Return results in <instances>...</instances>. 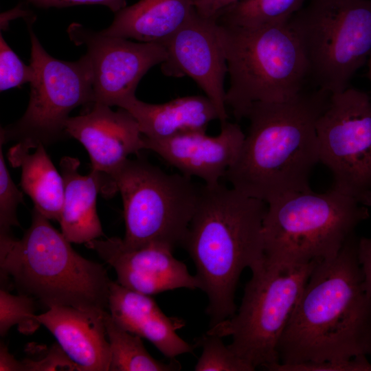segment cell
Wrapping results in <instances>:
<instances>
[{"mask_svg":"<svg viewBox=\"0 0 371 371\" xmlns=\"http://www.w3.org/2000/svg\"><path fill=\"white\" fill-rule=\"evenodd\" d=\"M242 0H192L195 10L201 16L214 17L224 8Z\"/></svg>","mask_w":371,"mask_h":371,"instance_id":"obj_33","label":"cell"},{"mask_svg":"<svg viewBox=\"0 0 371 371\" xmlns=\"http://www.w3.org/2000/svg\"><path fill=\"white\" fill-rule=\"evenodd\" d=\"M357 238L317 261L279 342V363L350 360L371 355V297L363 286Z\"/></svg>","mask_w":371,"mask_h":371,"instance_id":"obj_1","label":"cell"},{"mask_svg":"<svg viewBox=\"0 0 371 371\" xmlns=\"http://www.w3.org/2000/svg\"><path fill=\"white\" fill-rule=\"evenodd\" d=\"M108 310L118 325L151 342L169 360L192 353L197 346L177 333L186 325L184 319L167 316L150 295L128 289L117 281L110 284Z\"/></svg>","mask_w":371,"mask_h":371,"instance_id":"obj_17","label":"cell"},{"mask_svg":"<svg viewBox=\"0 0 371 371\" xmlns=\"http://www.w3.org/2000/svg\"><path fill=\"white\" fill-rule=\"evenodd\" d=\"M222 337L206 333L196 341L202 353L194 366L196 371H254L249 363L225 346Z\"/></svg>","mask_w":371,"mask_h":371,"instance_id":"obj_26","label":"cell"},{"mask_svg":"<svg viewBox=\"0 0 371 371\" xmlns=\"http://www.w3.org/2000/svg\"><path fill=\"white\" fill-rule=\"evenodd\" d=\"M104 322L111 354L109 371L181 370V366L176 359L164 363L154 359L144 347L142 337L118 325L109 311L104 312Z\"/></svg>","mask_w":371,"mask_h":371,"instance_id":"obj_23","label":"cell"},{"mask_svg":"<svg viewBox=\"0 0 371 371\" xmlns=\"http://www.w3.org/2000/svg\"><path fill=\"white\" fill-rule=\"evenodd\" d=\"M316 131L319 161L332 172V188L371 206V99L348 87L330 95Z\"/></svg>","mask_w":371,"mask_h":371,"instance_id":"obj_11","label":"cell"},{"mask_svg":"<svg viewBox=\"0 0 371 371\" xmlns=\"http://www.w3.org/2000/svg\"><path fill=\"white\" fill-rule=\"evenodd\" d=\"M288 25L308 78L330 94L347 89L371 54V0H309Z\"/></svg>","mask_w":371,"mask_h":371,"instance_id":"obj_8","label":"cell"},{"mask_svg":"<svg viewBox=\"0 0 371 371\" xmlns=\"http://www.w3.org/2000/svg\"><path fill=\"white\" fill-rule=\"evenodd\" d=\"M69 38L87 48L93 75V103L118 107L135 96L146 72L167 58L161 43L133 42L109 36L78 23L69 25Z\"/></svg>","mask_w":371,"mask_h":371,"instance_id":"obj_12","label":"cell"},{"mask_svg":"<svg viewBox=\"0 0 371 371\" xmlns=\"http://www.w3.org/2000/svg\"><path fill=\"white\" fill-rule=\"evenodd\" d=\"M306 0H242L219 12L214 17L221 24L258 27L288 23Z\"/></svg>","mask_w":371,"mask_h":371,"instance_id":"obj_24","label":"cell"},{"mask_svg":"<svg viewBox=\"0 0 371 371\" xmlns=\"http://www.w3.org/2000/svg\"><path fill=\"white\" fill-rule=\"evenodd\" d=\"M194 10L192 0H139L117 12L111 24L101 32L161 43L179 30Z\"/></svg>","mask_w":371,"mask_h":371,"instance_id":"obj_21","label":"cell"},{"mask_svg":"<svg viewBox=\"0 0 371 371\" xmlns=\"http://www.w3.org/2000/svg\"><path fill=\"white\" fill-rule=\"evenodd\" d=\"M25 371L79 370L59 344H54L42 359L27 358L22 361Z\"/></svg>","mask_w":371,"mask_h":371,"instance_id":"obj_30","label":"cell"},{"mask_svg":"<svg viewBox=\"0 0 371 371\" xmlns=\"http://www.w3.org/2000/svg\"><path fill=\"white\" fill-rule=\"evenodd\" d=\"M267 203L221 182L202 184L182 246L192 258L200 289L208 298L210 326L236 311L235 292L246 268L265 259L262 224Z\"/></svg>","mask_w":371,"mask_h":371,"instance_id":"obj_3","label":"cell"},{"mask_svg":"<svg viewBox=\"0 0 371 371\" xmlns=\"http://www.w3.org/2000/svg\"><path fill=\"white\" fill-rule=\"evenodd\" d=\"M269 371H371V363L366 357L350 360L304 362L295 364L275 363L267 369Z\"/></svg>","mask_w":371,"mask_h":371,"instance_id":"obj_29","label":"cell"},{"mask_svg":"<svg viewBox=\"0 0 371 371\" xmlns=\"http://www.w3.org/2000/svg\"><path fill=\"white\" fill-rule=\"evenodd\" d=\"M167 58L161 65L168 76L190 77L215 105L221 124L227 121L224 81L227 65L215 17L194 10L189 20L161 43Z\"/></svg>","mask_w":371,"mask_h":371,"instance_id":"obj_13","label":"cell"},{"mask_svg":"<svg viewBox=\"0 0 371 371\" xmlns=\"http://www.w3.org/2000/svg\"><path fill=\"white\" fill-rule=\"evenodd\" d=\"M35 312L34 299L27 295H12L1 288L0 291V335L5 336L10 328L16 325L25 335L35 332L41 323Z\"/></svg>","mask_w":371,"mask_h":371,"instance_id":"obj_25","label":"cell"},{"mask_svg":"<svg viewBox=\"0 0 371 371\" xmlns=\"http://www.w3.org/2000/svg\"><path fill=\"white\" fill-rule=\"evenodd\" d=\"M105 311L54 306L37 315V319L79 370L109 371L111 354L104 322Z\"/></svg>","mask_w":371,"mask_h":371,"instance_id":"obj_18","label":"cell"},{"mask_svg":"<svg viewBox=\"0 0 371 371\" xmlns=\"http://www.w3.org/2000/svg\"><path fill=\"white\" fill-rule=\"evenodd\" d=\"M110 178L122 199L126 246L161 244L174 249L182 245L202 185L139 158L126 160Z\"/></svg>","mask_w":371,"mask_h":371,"instance_id":"obj_9","label":"cell"},{"mask_svg":"<svg viewBox=\"0 0 371 371\" xmlns=\"http://www.w3.org/2000/svg\"><path fill=\"white\" fill-rule=\"evenodd\" d=\"M34 208L21 238L0 234L1 280L47 308L70 306L107 311L110 280L100 264L86 259Z\"/></svg>","mask_w":371,"mask_h":371,"instance_id":"obj_4","label":"cell"},{"mask_svg":"<svg viewBox=\"0 0 371 371\" xmlns=\"http://www.w3.org/2000/svg\"><path fill=\"white\" fill-rule=\"evenodd\" d=\"M218 24L229 75L225 104L237 120L245 118L256 102H283L304 91L308 65L288 23Z\"/></svg>","mask_w":371,"mask_h":371,"instance_id":"obj_5","label":"cell"},{"mask_svg":"<svg viewBox=\"0 0 371 371\" xmlns=\"http://www.w3.org/2000/svg\"><path fill=\"white\" fill-rule=\"evenodd\" d=\"M0 141V234H10L11 227L19 226L16 209L23 203V195L15 185L5 165Z\"/></svg>","mask_w":371,"mask_h":371,"instance_id":"obj_27","label":"cell"},{"mask_svg":"<svg viewBox=\"0 0 371 371\" xmlns=\"http://www.w3.org/2000/svg\"><path fill=\"white\" fill-rule=\"evenodd\" d=\"M369 217L367 206L333 188L282 196L267 204L262 224L265 260L297 265L331 259Z\"/></svg>","mask_w":371,"mask_h":371,"instance_id":"obj_6","label":"cell"},{"mask_svg":"<svg viewBox=\"0 0 371 371\" xmlns=\"http://www.w3.org/2000/svg\"><path fill=\"white\" fill-rule=\"evenodd\" d=\"M357 256L363 276L364 289L371 297V238L359 239Z\"/></svg>","mask_w":371,"mask_h":371,"instance_id":"obj_32","label":"cell"},{"mask_svg":"<svg viewBox=\"0 0 371 371\" xmlns=\"http://www.w3.org/2000/svg\"><path fill=\"white\" fill-rule=\"evenodd\" d=\"M316 262L289 265L264 259L251 270L238 309L207 333L231 337L229 348L255 369L279 363L280 340Z\"/></svg>","mask_w":371,"mask_h":371,"instance_id":"obj_7","label":"cell"},{"mask_svg":"<svg viewBox=\"0 0 371 371\" xmlns=\"http://www.w3.org/2000/svg\"><path fill=\"white\" fill-rule=\"evenodd\" d=\"M245 136L238 124L226 121L216 136L207 135L205 131H193L164 139L144 136V149L157 154L180 173L213 186L221 183L236 161Z\"/></svg>","mask_w":371,"mask_h":371,"instance_id":"obj_15","label":"cell"},{"mask_svg":"<svg viewBox=\"0 0 371 371\" xmlns=\"http://www.w3.org/2000/svg\"><path fill=\"white\" fill-rule=\"evenodd\" d=\"M41 8H62L77 5L98 4L108 7L116 13L126 6V0H25Z\"/></svg>","mask_w":371,"mask_h":371,"instance_id":"obj_31","label":"cell"},{"mask_svg":"<svg viewBox=\"0 0 371 371\" xmlns=\"http://www.w3.org/2000/svg\"><path fill=\"white\" fill-rule=\"evenodd\" d=\"M65 131L86 148L91 170L109 177L131 155L144 149L137 121L120 107L114 111L109 106L93 103L87 113L69 117Z\"/></svg>","mask_w":371,"mask_h":371,"instance_id":"obj_16","label":"cell"},{"mask_svg":"<svg viewBox=\"0 0 371 371\" xmlns=\"http://www.w3.org/2000/svg\"><path fill=\"white\" fill-rule=\"evenodd\" d=\"M24 17L26 23L34 22V19H32L27 12L22 10L20 7L15 8L7 12L2 13L1 14V30H7L8 27V23L10 20L15 17Z\"/></svg>","mask_w":371,"mask_h":371,"instance_id":"obj_35","label":"cell"},{"mask_svg":"<svg viewBox=\"0 0 371 371\" xmlns=\"http://www.w3.org/2000/svg\"><path fill=\"white\" fill-rule=\"evenodd\" d=\"M0 370L1 371H25L21 361L16 360L11 355L8 347L3 343L0 346Z\"/></svg>","mask_w":371,"mask_h":371,"instance_id":"obj_34","label":"cell"},{"mask_svg":"<svg viewBox=\"0 0 371 371\" xmlns=\"http://www.w3.org/2000/svg\"><path fill=\"white\" fill-rule=\"evenodd\" d=\"M330 95L317 89L283 102L253 104L245 116L248 133L224 179L267 204L311 190V172L320 162L316 124Z\"/></svg>","mask_w":371,"mask_h":371,"instance_id":"obj_2","label":"cell"},{"mask_svg":"<svg viewBox=\"0 0 371 371\" xmlns=\"http://www.w3.org/2000/svg\"><path fill=\"white\" fill-rule=\"evenodd\" d=\"M44 144L40 143L33 153L32 148L17 142L8 151L12 166L21 169L20 186L32 200L36 210L49 220L59 221L64 196V181Z\"/></svg>","mask_w":371,"mask_h":371,"instance_id":"obj_22","label":"cell"},{"mask_svg":"<svg viewBox=\"0 0 371 371\" xmlns=\"http://www.w3.org/2000/svg\"><path fill=\"white\" fill-rule=\"evenodd\" d=\"M368 67H369V69H368V77H369L370 81L371 82V54H370V55L369 56Z\"/></svg>","mask_w":371,"mask_h":371,"instance_id":"obj_36","label":"cell"},{"mask_svg":"<svg viewBox=\"0 0 371 371\" xmlns=\"http://www.w3.org/2000/svg\"><path fill=\"white\" fill-rule=\"evenodd\" d=\"M85 245L115 269L117 282L128 289L151 295L181 288L200 289L195 275L189 273L168 246L150 244L131 248L117 237L97 238Z\"/></svg>","mask_w":371,"mask_h":371,"instance_id":"obj_14","label":"cell"},{"mask_svg":"<svg viewBox=\"0 0 371 371\" xmlns=\"http://www.w3.org/2000/svg\"><path fill=\"white\" fill-rule=\"evenodd\" d=\"M35 77L34 67L25 65L0 34V91L31 82Z\"/></svg>","mask_w":371,"mask_h":371,"instance_id":"obj_28","label":"cell"},{"mask_svg":"<svg viewBox=\"0 0 371 371\" xmlns=\"http://www.w3.org/2000/svg\"><path fill=\"white\" fill-rule=\"evenodd\" d=\"M27 23L31 43L30 65L35 77L30 82L27 108L12 124L1 129L0 141L23 142L32 148L49 145L68 136L65 123L76 107L93 104V75L87 54L68 62L50 56Z\"/></svg>","mask_w":371,"mask_h":371,"instance_id":"obj_10","label":"cell"},{"mask_svg":"<svg viewBox=\"0 0 371 371\" xmlns=\"http://www.w3.org/2000/svg\"><path fill=\"white\" fill-rule=\"evenodd\" d=\"M79 166L78 159L71 157H64L60 161L64 196L58 222L70 243L85 244L104 235L96 209L102 174L91 170L82 175Z\"/></svg>","mask_w":371,"mask_h":371,"instance_id":"obj_20","label":"cell"},{"mask_svg":"<svg viewBox=\"0 0 371 371\" xmlns=\"http://www.w3.org/2000/svg\"><path fill=\"white\" fill-rule=\"evenodd\" d=\"M120 108L137 121L142 134L150 139H164L180 133L205 131L210 122L219 120L218 112L206 95H188L162 104H150L136 96Z\"/></svg>","mask_w":371,"mask_h":371,"instance_id":"obj_19","label":"cell"}]
</instances>
